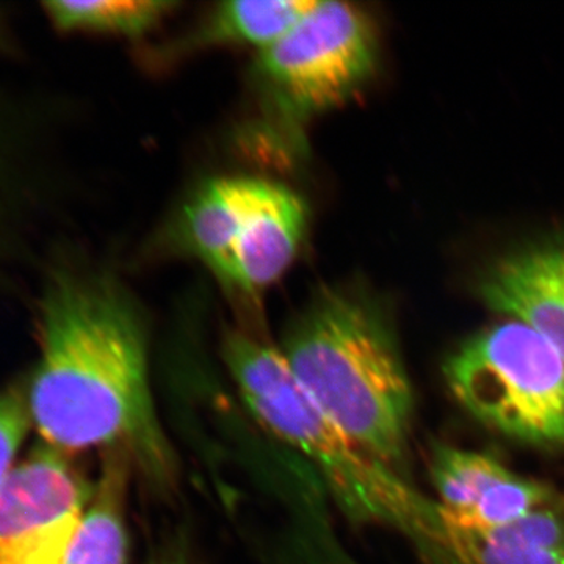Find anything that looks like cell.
Here are the masks:
<instances>
[{
  "mask_svg": "<svg viewBox=\"0 0 564 564\" xmlns=\"http://www.w3.org/2000/svg\"><path fill=\"white\" fill-rule=\"evenodd\" d=\"M33 289L39 361L28 406L43 443L122 455L148 491L173 496L180 459L155 404L139 302L113 274L58 248Z\"/></svg>",
  "mask_w": 564,
  "mask_h": 564,
  "instance_id": "cell-1",
  "label": "cell"
},
{
  "mask_svg": "<svg viewBox=\"0 0 564 564\" xmlns=\"http://www.w3.org/2000/svg\"><path fill=\"white\" fill-rule=\"evenodd\" d=\"M276 347L326 419L404 475L413 389L377 303L358 289L323 285L289 321Z\"/></svg>",
  "mask_w": 564,
  "mask_h": 564,
  "instance_id": "cell-2",
  "label": "cell"
},
{
  "mask_svg": "<svg viewBox=\"0 0 564 564\" xmlns=\"http://www.w3.org/2000/svg\"><path fill=\"white\" fill-rule=\"evenodd\" d=\"M299 193L259 177H215L182 206L174 242L202 261L226 291L259 303L291 269L307 229Z\"/></svg>",
  "mask_w": 564,
  "mask_h": 564,
  "instance_id": "cell-3",
  "label": "cell"
},
{
  "mask_svg": "<svg viewBox=\"0 0 564 564\" xmlns=\"http://www.w3.org/2000/svg\"><path fill=\"white\" fill-rule=\"evenodd\" d=\"M444 375L464 410L489 429L564 448V359L532 326L508 321L475 334Z\"/></svg>",
  "mask_w": 564,
  "mask_h": 564,
  "instance_id": "cell-4",
  "label": "cell"
},
{
  "mask_svg": "<svg viewBox=\"0 0 564 564\" xmlns=\"http://www.w3.org/2000/svg\"><path fill=\"white\" fill-rule=\"evenodd\" d=\"M377 65L369 14L347 2H318L256 58V85L278 120L299 126L361 90Z\"/></svg>",
  "mask_w": 564,
  "mask_h": 564,
  "instance_id": "cell-5",
  "label": "cell"
},
{
  "mask_svg": "<svg viewBox=\"0 0 564 564\" xmlns=\"http://www.w3.org/2000/svg\"><path fill=\"white\" fill-rule=\"evenodd\" d=\"M44 113L25 84L0 77V293L33 288L52 250L41 242L52 191Z\"/></svg>",
  "mask_w": 564,
  "mask_h": 564,
  "instance_id": "cell-6",
  "label": "cell"
},
{
  "mask_svg": "<svg viewBox=\"0 0 564 564\" xmlns=\"http://www.w3.org/2000/svg\"><path fill=\"white\" fill-rule=\"evenodd\" d=\"M95 489L69 454L33 448L0 484V564H61Z\"/></svg>",
  "mask_w": 564,
  "mask_h": 564,
  "instance_id": "cell-7",
  "label": "cell"
},
{
  "mask_svg": "<svg viewBox=\"0 0 564 564\" xmlns=\"http://www.w3.org/2000/svg\"><path fill=\"white\" fill-rule=\"evenodd\" d=\"M480 293L491 310L536 329L564 359V237L503 258Z\"/></svg>",
  "mask_w": 564,
  "mask_h": 564,
  "instance_id": "cell-8",
  "label": "cell"
},
{
  "mask_svg": "<svg viewBox=\"0 0 564 564\" xmlns=\"http://www.w3.org/2000/svg\"><path fill=\"white\" fill-rule=\"evenodd\" d=\"M131 463L122 455H104L95 496L61 564H128V496Z\"/></svg>",
  "mask_w": 564,
  "mask_h": 564,
  "instance_id": "cell-9",
  "label": "cell"
},
{
  "mask_svg": "<svg viewBox=\"0 0 564 564\" xmlns=\"http://www.w3.org/2000/svg\"><path fill=\"white\" fill-rule=\"evenodd\" d=\"M313 6L311 0H234L221 2L193 32L195 47L243 44L259 52L272 46Z\"/></svg>",
  "mask_w": 564,
  "mask_h": 564,
  "instance_id": "cell-10",
  "label": "cell"
},
{
  "mask_svg": "<svg viewBox=\"0 0 564 564\" xmlns=\"http://www.w3.org/2000/svg\"><path fill=\"white\" fill-rule=\"evenodd\" d=\"M176 7L165 0H52L41 3V13L61 33L137 39L158 28Z\"/></svg>",
  "mask_w": 564,
  "mask_h": 564,
  "instance_id": "cell-11",
  "label": "cell"
},
{
  "mask_svg": "<svg viewBox=\"0 0 564 564\" xmlns=\"http://www.w3.org/2000/svg\"><path fill=\"white\" fill-rule=\"evenodd\" d=\"M430 470L441 503L455 511L469 510L489 489L513 474L492 456L447 445L434 448Z\"/></svg>",
  "mask_w": 564,
  "mask_h": 564,
  "instance_id": "cell-12",
  "label": "cell"
},
{
  "mask_svg": "<svg viewBox=\"0 0 564 564\" xmlns=\"http://www.w3.org/2000/svg\"><path fill=\"white\" fill-rule=\"evenodd\" d=\"M554 489L511 474L481 497L469 510L455 511L441 505L444 518L467 530H489L508 525L543 508L555 507Z\"/></svg>",
  "mask_w": 564,
  "mask_h": 564,
  "instance_id": "cell-13",
  "label": "cell"
},
{
  "mask_svg": "<svg viewBox=\"0 0 564 564\" xmlns=\"http://www.w3.org/2000/svg\"><path fill=\"white\" fill-rule=\"evenodd\" d=\"M31 423L24 393L18 388L0 389V484L13 467L11 464Z\"/></svg>",
  "mask_w": 564,
  "mask_h": 564,
  "instance_id": "cell-14",
  "label": "cell"
},
{
  "mask_svg": "<svg viewBox=\"0 0 564 564\" xmlns=\"http://www.w3.org/2000/svg\"><path fill=\"white\" fill-rule=\"evenodd\" d=\"M143 564H192L188 540L182 533H173L151 549Z\"/></svg>",
  "mask_w": 564,
  "mask_h": 564,
  "instance_id": "cell-15",
  "label": "cell"
},
{
  "mask_svg": "<svg viewBox=\"0 0 564 564\" xmlns=\"http://www.w3.org/2000/svg\"><path fill=\"white\" fill-rule=\"evenodd\" d=\"M21 41L14 28L13 14L0 6V58H14L21 54Z\"/></svg>",
  "mask_w": 564,
  "mask_h": 564,
  "instance_id": "cell-16",
  "label": "cell"
}]
</instances>
